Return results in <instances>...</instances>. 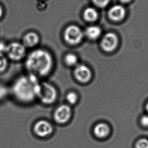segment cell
I'll return each mask as SVG.
<instances>
[{
	"label": "cell",
	"instance_id": "obj_5",
	"mask_svg": "<svg viewBox=\"0 0 148 148\" xmlns=\"http://www.w3.org/2000/svg\"><path fill=\"white\" fill-rule=\"evenodd\" d=\"M6 55L11 60L18 61L22 60L26 54V47L22 43L12 42L7 45Z\"/></svg>",
	"mask_w": 148,
	"mask_h": 148
},
{
	"label": "cell",
	"instance_id": "obj_17",
	"mask_svg": "<svg viewBox=\"0 0 148 148\" xmlns=\"http://www.w3.org/2000/svg\"><path fill=\"white\" fill-rule=\"evenodd\" d=\"M66 99L69 104L74 105L78 101V95L74 92H70L66 95Z\"/></svg>",
	"mask_w": 148,
	"mask_h": 148
},
{
	"label": "cell",
	"instance_id": "obj_4",
	"mask_svg": "<svg viewBox=\"0 0 148 148\" xmlns=\"http://www.w3.org/2000/svg\"><path fill=\"white\" fill-rule=\"evenodd\" d=\"M84 36L83 32L78 26L70 25L64 32V38L66 42L71 46H76L82 42Z\"/></svg>",
	"mask_w": 148,
	"mask_h": 148
},
{
	"label": "cell",
	"instance_id": "obj_22",
	"mask_svg": "<svg viewBox=\"0 0 148 148\" xmlns=\"http://www.w3.org/2000/svg\"><path fill=\"white\" fill-rule=\"evenodd\" d=\"M7 45L3 42H0V53L5 54L6 52Z\"/></svg>",
	"mask_w": 148,
	"mask_h": 148
},
{
	"label": "cell",
	"instance_id": "obj_19",
	"mask_svg": "<svg viewBox=\"0 0 148 148\" xmlns=\"http://www.w3.org/2000/svg\"><path fill=\"white\" fill-rule=\"evenodd\" d=\"M8 89L4 84H0V101L3 100L8 95Z\"/></svg>",
	"mask_w": 148,
	"mask_h": 148
},
{
	"label": "cell",
	"instance_id": "obj_8",
	"mask_svg": "<svg viewBox=\"0 0 148 148\" xmlns=\"http://www.w3.org/2000/svg\"><path fill=\"white\" fill-rule=\"evenodd\" d=\"M34 132L40 137L44 138L53 132V126L50 122L45 120L39 121L34 126Z\"/></svg>",
	"mask_w": 148,
	"mask_h": 148
},
{
	"label": "cell",
	"instance_id": "obj_12",
	"mask_svg": "<svg viewBox=\"0 0 148 148\" xmlns=\"http://www.w3.org/2000/svg\"><path fill=\"white\" fill-rule=\"evenodd\" d=\"M110 132V128L107 124L99 123L96 125L94 128L95 135L99 138H104L106 137Z\"/></svg>",
	"mask_w": 148,
	"mask_h": 148
},
{
	"label": "cell",
	"instance_id": "obj_15",
	"mask_svg": "<svg viewBox=\"0 0 148 148\" xmlns=\"http://www.w3.org/2000/svg\"><path fill=\"white\" fill-rule=\"evenodd\" d=\"M64 61L67 66L70 67L76 66L78 62V57L74 53H68L64 56Z\"/></svg>",
	"mask_w": 148,
	"mask_h": 148
},
{
	"label": "cell",
	"instance_id": "obj_13",
	"mask_svg": "<svg viewBox=\"0 0 148 148\" xmlns=\"http://www.w3.org/2000/svg\"><path fill=\"white\" fill-rule=\"evenodd\" d=\"M98 12L92 7H88L84 10L83 17L84 19L88 22H93L98 18Z\"/></svg>",
	"mask_w": 148,
	"mask_h": 148
},
{
	"label": "cell",
	"instance_id": "obj_10",
	"mask_svg": "<svg viewBox=\"0 0 148 148\" xmlns=\"http://www.w3.org/2000/svg\"><path fill=\"white\" fill-rule=\"evenodd\" d=\"M109 17L111 20L119 21L124 19L126 15V10L123 6L116 5L111 8L108 12Z\"/></svg>",
	"mask_w": 148,
	"mask_h": 148
},
{
	"label": "cell",
	"instance_id": "obj_3",
	"mask_svg": "<svg viewBox=\"0 0 148 148\" xmlns=\"http://www.w3.org/2000/svg\"><path fill=\"white\" fill-rule=\"evenodd\" d=\"M57 91L52 84L47 82H40L37 99L43 104H53L57 98Z\"/></svg>",
	"mask_w": 148,
	"mask_h": 148
},
{
	"label": "cell",
	"instance_id": "obj_18",
	"mask_svg": "<svg viewBox=\"0 0 148 148\" xmlns=\"http://www.w3.org/2000/svg\"><path fill=\"white\" fill-rule=\"evenodd\" d=\"M95 5L100 8H104L108 5L110 0H92Z\"/></svg>",
	"mask_w": 148,
	"mask_h": 148
},
{
	"label": "cell",
	"instance_id": "obj_20",
	"mask_svg": "<svg viewBox=\"0 0 148 148\" xmlns=\"http://www.w3.org/2000/svg\"><path fill=\"white\" fill-rule=\"evenodd\" d=\"M136 148H148V140L142 138L138 140L136 144Z\"/></svg>",
	"mask_w": 148,
	"mask_h": 148
},
{
	"label": "cell",
	"instance_id": "obj_25",
	"mask_svg": "<svg viewBox=\"0 0 148 148\" xmlns=\"http://www.w3.org/2000/svg\"><path fill=\"white\" fill-rule=\"evenodd\" d=\"M146 108H147V111H148V104H147V105Z\"/></svg>",
	"mask_w": 148,
	"mask_h": 148
},
{
	"label": "cell",
	"instance_id": "obj_21",
	"mask_svg": "<svg viewBox=\"0 0 148 148\" xmlns=\"http://www.w3.org/2000/svg\"><path fill=\"white\" fill-rule=\"evenodd\" d=\"M141 123L145 126H148V115H145L141 118Z\"/></svg>",
	"mask_w": 148,
	"mask_h": 148
},
{
	"label": "cell",
	"instance_id": "obj_6",
	"mask_svg": "<svg viewBox=\"0 0 148 148\" xmlns=\"http://www.w3.org/2000/svg\"><path fill=\"white\" fill-rule=\"evenodd\" d=\"M72 111L70 106L63 104L58 106L54 112V119L57 123L64 124L68 122L72 116Z\"/></svg>",
	"mask_w": 148,
	"mask_h": 148
},
{
	"label": "cell",
	"instance_id": "obj_1",
	"mask_svg": "<svg viewBox=\"0 0 148 148\" xmlns=\"http://www.w3.org/2000/svg\"><path fill=\"white\" fill-rule=\"evenodd\" d=\"M40 82L33 74L22 75L12 84L11 91L14 98L24 104H29L37 99Z\"/></svg>",
	"mask_w": 148,
	"mask_h": 148
},
{
	"label": "cell",
	"instance_id": "obj_24",
	"mask_svg": "<svg viewBox=\"0 0 148 148\" xmlns=\"http://www.w3.org/2000/svg\"><path fill=\"white\" fill-rule=\"evenodd\" d=\"M3 14V10L2 7L0 5V18L2 17Z\"/></svg>",
	"mask_w": 148,
	"mask_h": 148
},
{
	"label": "cell",
	"instance_id": "obj_9",
	"mask_svg": "<svg viewBox=\"0 0 148 148\" xmlns=\"http://www.w3.org/2000/svg\"><path fill=\"white\" fill-rule=\"evenodd\" d=\"M118 44V38L113 33H108L102 39L101 46L103 50L106 52H112L115 50Z\"/></svg>",
	"mask_w": 148,
	"mask_h": 148
},
{
	"label": "cell",
	"instance_id": "obj_7",
	"mask_svg": "<svg viewBox=\"0 0 148 148\" xmlns=\"http://www.w3.org/2000/svg\"><path fill=\"white\" fill-rule=\"evenodd\" d=\"M74 75L78 82L86 83L90 80L91 77V72L87 66L83 64H79L75 67Z\"/></svg>",
	"mask_w": 148,
	"mask_h": 148
},
{
	"label": "cell",
	"instance_id": "obj_16",
	"mask_svg": "<svg viewBox=\"0 0 148 148\" xmlns=\"http://www.w3.org/2000/svg\"><path fill=\"white\" fill-rule=\"evenodd\" d=\"M8 61L5 55L0 53V72H3L8 67Z\"/></svg>",
	"mask_w": 148,
	"mask_h": 148
},
{
	"label": "cell",
	"instance_id": "obj_14",
	"mask_svg": "<svg viewBox=\"0 0 148 148\" xmlns=\"http://www.w3.org/2000/svg\"><path fill=\"white\" fill-rule=\"evenodd\" d=\"M101 29L97 26H91L86 28L85 34L91 40H95L101 34Z\"/></svg>",
	"mask_w": 148,
	"mask_h": 148
},
{
	"label": "cell",
	"instance_id": "obj_23",
	"mask_svg": "<svg viewBox=\"0 0 148 148\" xmlns=\"http://www.w3.org/2000/svg\"><path fill=\"white\" fill-rule=\"evenodd\" d=\"M132 0H120L121 2L123 3H128L131 2Z\"/></svg>",
	"mask_w": 148,
	"mask_h": 148
},
{
	"label": "cell",
	"instance_id": "obj_11",
	"mask_svg": "<svg viewBox=\"0 0 148 148\" xmlns=\"http://www.w3.org/2000/svg\"><path fill=\"white\" fill-rule=\"evenodd\" d=\"M40 42V37L36 32H30L26 33L22 38V44L26 47L32 48Z\"/></svg>",
	"mask_w": 148,
	"mask_h": 148
},
{
	"label": "cell",
	"instance_id": "obj_2",
	"mask_svg": "<svg viewBox=\"0 0 148 148\" xmlns=\"http://www.w3.org/2000/svg\"><path fill=\"white\" fill-rule=\"evenodd\" d=\"M53 65L52 55L42 49H37L30 52L25 61V67L29 73L38 77H45L50 74Z\"/></svg>",
	"mask_w": 148,
	"mask_h": 148
}]
</instances>
